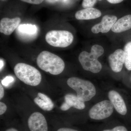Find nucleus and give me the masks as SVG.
Segmentation results:
<instances>
[{"instance_id":"6e6552de","label":"nucleus","mask_w":131,"mask_h":131,"mask_svg":"<svg viewBox=\"0 0 131 131\" xmlns=\"http://www.w3.org/2000/svg\"><path fill=\"white\" fill-rule=\"evenodd\" d=\"M117 19V17L114 15H105L103 16L100 23L96 24L92 27L91 31L94 34L108 32L112 29Z\"/></svg>"},{"instance_id":"9b49d317","label":"nucleus","mask_w":131,"mask_h":131,"mask_svg":"<svg viewBox=\"0 0 131 131\" xmlns=\"http://www.w3.org/2000/svg\"><path fill=\"white\" fill-rule=\"evenodd\" d=\"M20 21L21 19L19 17L3 18L0 21V32L5 35H10L18 27Z\"/></svg>"},{"instance_id":"bb28decb","label":"nucleus","mask_w":131,"mask_h":131,"mask_svg":"<svg viewBox=\"0 0 131 131\" xmlns=\"http://www.w3.org/2000/svg\"><path fill=\"white\" fill-rule=\"evenodd\" d=\"M0 65H1V66H0V69H1V70L2 69V68H3V66H4V62H3V61L1 59V61H0Z\"/></svg>"},{"instance_id":"5701e85b","label":"nucleus","mask_w":131,"mask_h":131,"mask_svg":"<svg viewBox=\"0 0 131 131\" xmlns=\"http://www.w3.org/2000/svg\"><path fill=\"white\" fill-rule=\"evenodd\" d=\"M4 89L1 83H0V100H2L3 98L4 97Z\"/></svg>"},{"instance_id":"7ed1b4c3","label":"nucleus","mask_w":131,"mask_h":131,"mask_svg":"<svg viewBox=\"0 0 131 131\" xmlns=\"http://www.w3.org/2000/svg\"><path fill=\"white\" fill-rule=\"evenodd\" d=\"M14 70L16 77L27 85L37 86L42 80V75L39 71L27 64L17 63L15 66Z\"/></svg>"},{"instance_id":"cd10ccee","label":"nucleus","mask_w":131,"mask_h":131,"mask_svg":"<svg viewBox=\"0 0 131 131\" xmlns=\"http://www.w3.org/2000/svg\"><path fill=\"white\" fill-rule=\"evenodd\" d=\"M5 131H18L16 129L14 128H10V129H8Z\"/></svg>"},{"instance_id":"dca6fc26","label":"nucleus","mask_w":131,"mask_h":131,"mask_svg":"<svg viewBox=\"0 0 131 131\" xmlns=\"http://www.w3.org/2000/svg\"><path fill=\"white\" fill-rule=\"evenodd\" d=\"M37 28L35 25L31 24H22L18 27V30L21 34L29 35H35L37 32Z\"/></svg>"},{"instance_id":"c85d7f7f","label":"nucleus","mask_w":131,"mask_h":131,"mask_svg":"<svg viewBox=\"0 0 131 131\" xmlns=\"http://www.w3.org/2000/svg\"><path fill=\"white\" fill-rule=\"evenodd\" d=\"M1 1H5V0H1Z\"/></svg>"},{"instance_id":"0eeeda50","label":"nucleus","mask_w":131,"mask_h":131,"mask_svg":"<svg viewBox=\"0 0 131 131\" xmlns=\"http://www.w3.org/2000/svg\"><path fill=\"white\" fill-rule=\"evenodd\" d=\"M28 127L30 131H48L46 119L40 113H33L28 120Z\"/></svg>"},{"instance_id":"f03ea898","label":"nucleus","mask_w":131,"mask_h":131,"mask_svg":"<svg viewBox=\"0 0 131 131\" xmlns=\"http://www.w3.org/2000/svg\"><path fill=\"white\" fill-rule=\"evenodd\" d=\"M104 52L102 46L95 45L91 47L90 53L85 51L81 52L78 59L83 68L84 70L94 73L100 72L102 66L98 59L103 54Z\"/></svg>"},{"instance_id":"a211bd4d","label":"nucleus","mask_w":131,"mask_h":131,"mask_svg":"<svg viewBox=\"0 0 131 131\" xmlns=\"http://www.w3.org/2000/svg\"><path fill=\"white\" fill-rule=\"evenodd\" d=\"M97 0H83L82 6L84 8H91L96 3Z\"/></svg>"},{"instance_id":"ddd939ff","label":"nucleus","mask_w":131,"mask_h":131,"mask_svg":"<svg viewBox=\"0 0 131 131\" xmlns=\"http://www.w3.org/2000/svg\"><path fill=\"white\" fill-rule=\"evenodd\" d=\"M34 101L35 104L45 111H51L54 108V105L53 102L44 94L38 93L37 96L34 98Z\"/></svg>"},{"instance_id":"f257e3e1","label":"nucleus","mask_w":131,"mask_h":131,"mask_svg":"<svg viewBox=\"0 0 131 131\" xmlns=\"http://www.w3.org/2000/svg\"><path fill=\"white\" fill-rule=\"evenodd\" d=\"M37 63L41 70L52 75L59 74L65 68V63L62 58L46 51L40 52L37 58Z\"/></svg>"},{"instance_id":"20e7f679","label":"nucleus","mask_w":131,"mask_h":131,"mask_svg":"<svg viewBox=\"0 0 131 131\" xmlns=\"http://www.w3.org/2000/svg\"><path fill=\"white\" fill-rule=\"evenodd\" d=\"M67 83L77 92L78 97L84 102L90 100L96 94L95 87L89 81L71 77L68 79Z\"/></svg>"},{"instance_id":"6ab92c4d","label":"nucleus","mask_w":131,"mask_h":131,"mask_svg":"<svg viewBox=\"0 0 131 131\" xmlns=\"http://www.w3.org/2000/svg\"><path fill=\"white\" fill-rule=\"evenodd\" d=\"M14 81L13 78L11 76H7L2 81V84L7 86Z\"/></svg>"},{"instance_id":"1a4fd4ad","label":"nucleus","mask_w":131,"mask_h":131,"mask_svg":"<svg viewBox=\"0 0 131 131\" xmlns=\"http://www.w3.org/2000/svg\"><path fill=\"white\" fill-rule=\"evenodd\" d=\"M110 68L114 72L119 73L122 70L125 63L124 51L119 49L110 54L108 58Z\"/></svg>"},{"instance_id":"aec40b11","label":"nucleus","mask_w":131,"mask_h":131,"mask_svg":"<svg viewBox=\"0 0 131 131\" xmlns=\"http://www.w3.org/2000/svg\"><path fill=\"white\" fill-rule=\"evenodd\" d=\"M24 2L34 5H39L43 2L44 0H20Z\"/></svg>"},{"instance_id":"a878e982","label":"nucleus","mask_w":131,"mask_h":131,"mask_svg":"<svg viewBox=\"0 0 131 131\" xmlns=\"http://www.w3.org/2000/svg\"><path fill=\"white\" fill-rule=\"evenodd\" d=\"M59 0H45L46 2L47 3L50 4H54L58 1Z\"/></svg>"},{"instance_id":"c756f323","label":"nucleus","mask_w":131,"mask_h":131,"mask_svg":"<svg viewBox=\"0 0 131 131\" xmlns=\"http://www.w3.org/2000/svg\"><path fill=\"white\" fill-rule=\"evenodd\" d=\"M99 1H101V0H99Z\"/></svg>"},{"instance_id":"423d86ee","label":"nucleus","mask_w":131,"mask_h":131,"mask_svg":"<svg viewBox=\"0 0 131 131\" xmlns=\"http://www.w3.org/2000/svg\"><path fill=\"white\" fill-rule=\"evenodd\" d=\"M113 106L110 101H102L96 103L90 109L89 117L93 119H105L112 114L113 112Z\"/></svg>"},{"instance_id":"9d476101","label":"nucleus","mask_w":131,"mask_h":131,"mask_svg":"<svg viewBox=\"0 0 131 131\" xmlns=\"http://www.w3.org/2000/svg\"><path fill=\"white\" fill-rule=\"evenodd\" d=\"M108 96L117 112L123 115L126 114L127 112L126 105L120 95L117 91L111 90L108 93Z\"/></svg>"},{"instance_id":"f3484780","label":"nucleus","mask_w":131,"mask_h":131,"mask_svg":"<svg viewBox=\"0 0 131 131\" xmlns=\"http://www.w3.org/2000/svg\"><path fill=\"white\" fill-rule=\"evenodd\" d=\"M125 64L128 70H131V42L125 46L124 49Z\"/></svg>"},{"instance_id":"39448f33","label":"nucleus","mask_w":131,"mask_h":131,"mask_svg":"<svg viewBox=\"0 0 131 131\" xmlns=\"http://www.w3.org/2000/svg\"><path fill=\"white\" fill-rule=\"evenodd\" d=\"M74 37L72 34L66 30H52L48 32L45 36L47 43L53 47L64 48L70 45Z\"/></svg>"},{"instance_id":"f8f14e48","label":"nucleus","mask_w":131,"mask_h":131,"mask_svg":"<svg viewBox=\"0 0 131 131\" xmlns=\"http://www.w3.org/2000/svg\"><path fill=\"white\" fill-rule=\"evenodd\" d=\"M101 14V12L99 9L88 8L78 11L75 14V17L78 20L93 19L99 18Z\"/></svg>"},{"instance_id":"b1692460","label":"nucleus","mask_w":131,"mask_h":131,"mask_svg":"<svg viewBox=\"0 0 131 131\" xmlns=\"http://www.w3.org/2000/svg\"><path fill=\"white\" fill-rule=\"evenodd\" d=\"M108 2L112 4H117L122 2L124 0H107Z\"/></svg>"},{"instance_id":"4468645a","label":"nucleus","mask_w":131,"mask_h":131,"mask_svg":"<svg viewBox=\"0 0 131 131\" xmlns=\"http://www.w3.org/2000/svg\"><path fill=\"white\" fill-rule=\"evenodd\" d=\"M131 28V15H128L119 19L112 28L115 33H120L127 30Z\"/></svg>"},{"instance_id":"393cba45","label":"nucleus","mask_w":131,"mask_h":131,"mask_svg":"<svg viewBox=\"0 0 131 131\" xmlns=\"http://www.w3.org/2000/svg\"><path fill=\"white\" fill-rule=\"evenodd\" d=\"M57 131H78L74 129L68 128H62L59 129Z\"/></svg>"},{"instance_id":"2eb2a0df","label":"nucleus","mask_w":131,"mask_h":131,"mask_svg":"<svg viewBox=\"0 0 131 131\" xmlns=\"http://www.w3.org/2000/svg\"><path fill=\"white\" fill-rule=\"evenodd\" d=\"M66 103L70 108L73 107L79 110H83L85 107L84 102L78 97L77 96L72 94H68L64 96Z\"/></svg>"},{"instance_id":"4be33fe9","label":"nucleus","mask_w":131,"mask_h":131,"mask_svg":"<svg viewBox=\"0 0 131 131\" xmlns=\"http://www.w3.org/2000/svg\"><path fill=\"white\" fill-rule=\"evenodd\" d=\"M7 109V107L5 103L0 102V115H2L5 113Z\"/></svg>"},{"instance_id":"412c9836","label":"nucleus","mask_w":131,"mask_h":131,"mask_svg":"<svg viewBox=\"0 0 131 131\" xmlns=\"http://www.w3.org/2000/svg\"><path fill=\"white\" fill-rule=\"evenodd\" d=\"M103 131H128L125 127L119 126L114 127L111 130H106Z\"/></svg>"}]
</instances>
